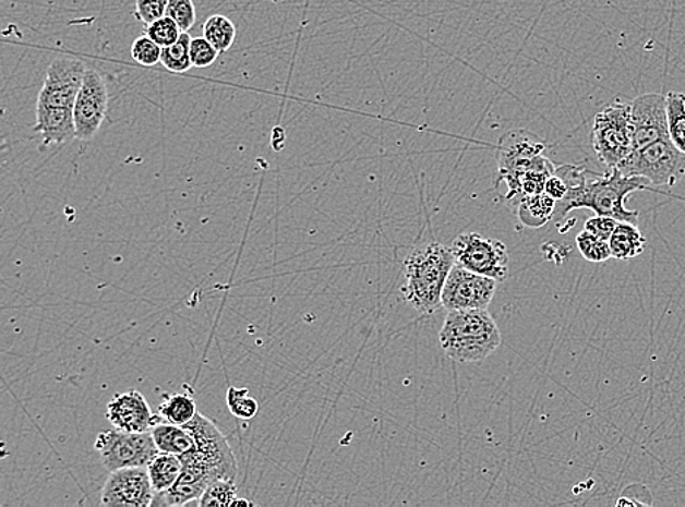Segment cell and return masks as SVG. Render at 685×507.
I'll return each instance as SVG.
<instances>
[{
  "mask_svg": "<svg viewBox=\"0 0 685 507\" xmlns=\"http://www.w3.org/2000/svg\"><path fill=\"white\" fill-rule=\"evenodd\" d=\"M557 171L567 180L568 192L557 202L554 218H564L573 209L586 208L637 226L639 213L627 209L624 204L630 193L648 189L649 180L623 174L618 169L597 174L581 166H557Z\"/></svg>",
  "mask_w": 685,
  "mask_h": 507,
  "instance_id": "6da1fadb",
  "label": "cell"
},
{
  "mask_svg": "<svg viewBox=\"0 0 685 507\" xmlns=\"http://www.w3.org/2000/svg\"><path fill=\"white\" fill-rule=\"evenodd\" d=\"M455 264L454 252L442 243L425 244L409 253L404 264L405 300L422 315L441 311L443 288Z\"/></svg>",
  "mask_w": 685,
  "mask_h": 507,
  "instance_id": "7a4b0ae2",
  "label": "cell"
},
{
  "mask_svg": "<svg viewBox=\"0 0 685 507\" xmlns=\"http://www.w3.org/2000/svg\"><path fill=\"white\" fill-rule=\"evenodd\" d=\"M438 339L445 354L456 363L489 359L502 346V334L486 309L447 311Z\"/></svg>",
  "mask_w": 685,
  "mask_h": 507,
  "instance_id": "3957f363",
  "label": "cell"
},
{
  "mask_svg": "<svg viewBox=\"0 0 685 507\" xmlns=\"http://www.w3.org/2000/svg\"><path fill=\"white\" fill-rule=\"evenodd\" d=\"M633 136L630 102L615 101L594 116L592 147L606 169H617L630 156Z\"/></svg>",
  "mask_w": 685,
  "mask_h": 507,
  "instance_id": "277c9868",
  "label": "cell"
},
{
  "mask_svg": "<svg viewBox=\"0 0 685 507\" xmlns=\"http://www.w3.org/2000/svg\"><path fill=\"white\" fill-rule=\"evenodd\" d=\"M617 169L623 174L649 180L654 186L671 188L685 174V154L666 137L644 148L633 149Z\"/></svg>",
  "mask_w": 685,
  "mask_h": 507,
  "instance_id": "5b68a950",
  "label": "cell"
},
{
  "mask_svg": "<svg viewBox=\"0 0 685 507\" xmlns=\"http://www.w3.org/2000/svg\"><path fill=\"white\" fill-rule=\"evenodd\" d=\"M187 428L195 439V446L180 459L206 468L218 480H236V457L227 437L224 436L217 424L208 417L197 412L195 419L187 424Z\"/></svg>",
  "mask_w": 685,
  "mask_h": 507,
  "instance_id": "8992f818",
  "label": "cell"
},
{
  "mask_svg": "<svg viewBox=\"0 0 685 507\" xmlns=\"http://www.w3.org/2000/svg\"><path fill=\"white\" fill-rule=\"evenodd\" d=\"M94 449L100 455L103 467L113 472L123 468L148 467L159 454L153 433H131L107 430L98 434Z\"/></svg>",
  "mask_w": 685,
  "mask_h": 507,
  "instance_id": "52a82bcc",
  "label": "cell"
},
{
  "mask_svg": "<svg viewBox=\"0 0 685 507\" xmlns=\"http://www.w3.org/2000/svg\"><path fill=\"white\" fill-rule=\"evenodd\" d=\"M456 264L472 273L485 275L497 282L508 275L506 244L478 233L460 234L450 246Z\"/></svg>",
  "mask_w": 685,
  "mask_h": 507,
  "instance_id": "ba28073f",
  "label": "cell"
},
{
  "mask_svg": "<svg viewBox=\"0 0 685 507\" xmlns=\"http://www.w3.org/2000/svg\"><path fill=\"white\" fill-rule=\"evenodd\" d=\"M85 72H87V67L84 60L73 58V56H58L47 68L37 106L73 109L82 83H84Z\"/></svg>",
  "mask_w": 685,
  "mask_h": 507,
  "instance_id": "9c48e42d",
  "label": "cell"
},
{
  "mask_svg": "<svg viewBox=\"0 0 685 507\" xmlns=\"http://www.w3.org/2000/svg\"><path fill=\"white\" fill-rule=\"evenodd\" d=\"M497 281L455 264L443 288L442 303L447 311L486 309L493 302Z\"/></svg>",
  "mask_w": 685,
  "mask_h": 507,
  "instance_id": "30bf717a",
  "label": "cell"
},
{
  "mask_svg": "<svg viewBox=\"0 0 685 507\" xmlns=\"http://www.w3.org/2000/svg\"><path fill=\"white\" fill-rule=\"evenodd\" d=\"M544 152V142L532 132H507L498 142V176L495 186L502 182L507 186L518 180L538 165Z\"/></svg>",
  "mask_w": 685,
  "mask_h": 507,
  "instance_id": "8fae6325",
  "label": "cell"
},
{
  "mask_svg": "<svg viewBox=\"0 0 685 507\" xmlns=\"http://www.w3.org/2000/svg\"><path fill=\"white\" fill-rule=\"evenodd\" d=\"M107 110H109V89H107L106 81L97 69L87 68L84 83L73 107L77 140H94L105 122Z\"/></svg>",
  "mask_w": 685,
  "mask_h": 507,
  "instance_id": "7c38bea8",
  "label": "cell"
},
{
  "mask_svg": "<svg viewBox=\"0 0 685 507\" xmlns=\"http://www.w3.org/2000/svg\"><path fill=\"white\" fill-rule=\"evenodd\" d=\"M154 494L148 468H123L110 472L101 490V505L146 507L153 503Z\"/></svg>",
  "mask_w": 685,
  "mask_h": 507,
  "instance_id": "4fadbf2b",
  "label": "cell"
},
{
  "mask_svg": "<svg viewBox=\"0 0 685 507\" xmlns=\"http://www.w3.org/2000/svg\"><path fill=\"white\" fill-rule=\"evenodd\" d=\"M633 129V149L646 147L659 140L670 137L668 131L666 96L645 94L630 102Z\"/></svg>",
  "mask_w": 685,
  "mask_h": 507,
  "instance_id": "5bb4252c",
  "label": "cell"
},
{
  "mask_svg": "<svg viewBox=\"0 0 685 507\" xmlns=\"http://www.w3.org/2000/svg\"><path fill=\"white\" fill-rule=\"evenodd\" d=\"M106 417L115 428L131 433L149 432L163 421L159 414H153L144 395L135 389L115 395L107 407Z\"/></svg>",
  "mask_w": 685,
  "mask_h": 507,
  "instance_id": "9a60e30c",
  "label": "cell"
},
{
  "mask_svg": "<svg viewBox=\"0 0 685 507\" xmlns=\"http://www.w3.org/2000/svg\"><path fill=\"white\" fill-rule=\"evenodd\" d=\"M34 132L41 136L43 145H63L76 137L73 109H53L36 106Z\"/></svg>",
  "mask_w": 685,
  "mask_h": 507,
  "instance_id": "2e32d148",
  "label": "cell"
},
{
  "mask_svg": "<svg viewBox=\"0 0 685 507\" xmlns=\"http://www.w3.org/2000/svg\"><path fill=\"white\" fill-rule=\"evenodd\" d=\"M555 167L557 166L550 158L542 156L540 162L533 169L520 176L515 182L507 184L506 200H518L520 202L524 197L544 193L546 180L554 173Z\"/></svg>",
  "mask_w": 685,
  "mask_h": 507,
  "instance_id": "e0dca14e",
  "label": "cell"
},
{
  "mask_svg": "<svg viewBox=\"0 0 685 507\" xmlns=\"http://www.w3.org/2000/svg\"><path fill=\"white\" fill-rule=\"evenodd\" d=\"M151 433L159 452L163 454L183 457L195 446V439L184 425L171 424L163 420L151 428Z\"/></svg>",
  "mask_w": 685,
  "mask_h": 507,
  "instance_id": "ac0fdd59",
  "label": "cell"
},
{
  "mask_svg": "<svg viewBox=\"0 0 685 507\" xmlns=\"http://www.w3.org/2000/svg\"><path fill=\"white\" fill-rule=\"evenodd\" d=\"M646 239L636 225L618 222L610 239L611 256L617 261H628L641 255Z\"/></svg>",
  "mask_w": 685,
  "mask_h": 507,
  "instance_id": "d6986e66",
  "label": "cell"
},
{
  "mask_svg": "<svg viewBox=\"0 0 685 507\" xmlns=\"http://www.w3.org/2000/svg\"><path fill=\"white\" fill-rule=\"evenodd\" d=\"M555 209H557V202L544 192L540 195L524 197L519 202L518 217L520 222L529 229H540L554 220Z\"/></svg>",
  "mask_w": 685,
  "mask_h": 507,
  "instance_id": "ffe728a7",
  "label": "cell"
},
{
  "mask_svg": "<svg viewBox=\"0 0 685 507\" xmlns=\"http://www.w3.org/2000/svg\"><path fill=\"white\" fill-rule=\"evenodd\" d=\"M148 474L155 493L166 492L178 483L183 462L178 455L159 452L149 463Z\"/></svg>",
  "mask_w": 685,
  "mask_h": 507,
  "instance_id": "44dd1931",
  "label": "cell"
},
{
  "mask_svg": "<svg viewBox=\"0 0 685 507\" xmlns=\"http://www.w3.org/2000/svg\"><path fill=\"white\" fill-rule=\"evenodd\" d=\"M158 414L167 423L187 425L197 414L195 399L187 394L166 395L159 403Z\"/></svg>",
  "mask_w": 685,
  "mask_h": 507,
  "instance_id": "7402d4cb",
  "label": "cell"
},
{
  "mask_svg": "<svg viewBox=\"0 0 685 507\" xmlns=\"http://www.w3.org/2000/svg\"><path fill=\"white\" fill-rule=\"evenodd\" d=\"M668 131L670 140L680 152L685 154V94H666Z\"/></svg>",
  "mask_w": 685,
  "mask_h": 507,
  "instance_id": "603a6c76",
  "label": "cell"
},
{
  "mask_svg": "<svg viewBox=\"0 0 685 507\" xmlns=\"http://www.w3.org/2000/svg\"><path fill=\"white\" fill-rule=\"evenodd\" d=\"M204 37L219 53H226L235 45L237 37L236 25L226 15L209 16L204 24Z\"/></svg>",
  "mask_w": 685,
  "mask_h": 507,
  "instance_id": "cb8c5ba5",
  "label": "cell"
},
{
  "mask_svg": "<svg viewBox=\"0 0 685 507\" xmlns=\"http://www.w3.org/2000/svg\"><path fill=\"white\" fill-rule=\"evenodd\" d=\"M192 37L189 33H182L175 45L163 47L161 64L171 74H184L193 68L191 59Z\"/></svg>",
  "mask_w": 685,
  "mask_h": 507,
  "instance_id": "d4e9b609",
  "label": "cell"
},
{
  "mask_svg": "<svg viewBox=\"0 0 685 507\" xmlns=\"http://www.w3.org/2000/svg\"><path fill=\"white\" fill-rule=\"evenodd\" d=\"M576 244L581 256L588 262H593V264H601V262H606L613 257L611 256L610 242L589 233V231H581L576 238Z\"/></svg>",
  "mask_w": 685,
  "mask_h": 507,
  "instance_id": "484cf974",
  "label": "cell"
},
{
  "mask_svg": "<svg viewBox=\"0 0 685 507\" xmlns=\"http://www.w3.org/2000/svg\"><path fill=\"white\" fill-rule=\"evenodd\" d=\"M236 498V480H218L205 490L197 506H231Z\"/></svg>",
  "mask_w": 685,
  "mask_h": 507,
  "instance_id": "4316f807",
  "label": "cell"
},
{
  "mask_svg": "<svg viewBox=\"0 0 685 507\" xmlns=\"http://www.w3.org/2000/svg\"><path fill=\"white\" fill-rule=\"evenodd\" d=\"M227 403L231 414L241 420L253 419L260 411V403H257L256 399L249 397V390L245 388L228 389Z\"/></svg>",
  "mask_w": 685,
  "mask_h": 507,
  "instance_id": "83f0119b",
  "label": "cell"
},
{
  "mask_svg": "<svg viewBox=\"0 0 685 507\" xmlns=\"http://www.w3.org/2000/svg\"><path fill=\"white\" fill-rule=\"evenodd\" d=\"M182 29L176 24L175 20L170 16H163L161 20L155 21V23L146 25V36L153 38L157 45L167 47L175 45L182 36Z\"/></svg>",
  "mask_w": 685,
  "mask_h": 507,
  "instance_id": "f1b7e54d",
  "label": "cell"
},
{
  "mask_svg": "<svg viewBox=\"0 0 685 507\" xmlns=\"http://www.w3.org/2000/svg\"><path fill=\"white\" fill-rule=\"evenodd\" d=\"M131 55L141 67L153 68L155 64L161 63L163 47L145 34V36L137 37L133 41Z\"/></svg>",
  "mask_w": 685,
  "mask_h": 507,
  "instance_id": "f546056e",
  "label": "cell"
},
{
  "mask_svg": "<svg viewBox=\"0 0 685 507\" xmlns=\"http://www.w3.org/2000/svg\"><path fill=\"white\" fill-rule=\"evenodd\" d=\"M167 16L176 21L183 33H189L196 23V8L193 0H170Z\"/></svg>",
  "mask_w": 685,
  "mask_h": 507,
  "instance_id": "4dcf8cb0",
  "label": "cell"
},
{
  "mask_svg": "<svg viewBox=\"0 0 685 507\" xmlns=\"http://www.w3.org/2000/svg\"><path fill=\"white\" fill-rule=\"evenodd\" d=\"M219 51L205 37H195L191 41V59L193 68L213 67Z\"/></svg>",
  "mask_w": 685,
  "mask_h": 507,
  "instance_id": "1f68e13d",
  "label": "cell"
},
{
  "mask_svg": "<svg viewBox=\"0 0 685 507\" xmlns=\"http://www.w3.org/2000/svg\"><path fill=\"white\" fill-rule=\"evenodd\" d=\"M170 0H136L135 16L142 24L149 25L167 15Z\"/></svg>",
  "mask_w": 685,
  "mask_h": 507,
  "instance_id": "d6a6232c",
  "label": "cell"
},
{
  "mask_svg": "<svg viewBox=\"0 0 685 507\" xmlns=\"http://www.w3.org/2000/svg\"><path fill=\"white\" fill-rule=\"evenodd\" d=\"M618 222L620 221L615 220V218L594 214V217H590L586 220L585 230L610 242L611 236H613Z\"/></svg>",
  "mask_w": 685,
  "mask_h": 507,
  "instance_id": "836d02e7",
  "label": "cell"
},
{
  "mask_svg": "<svg viewBox=\"0 0 685 507\" xmlns=\"http://www.w3.org/2000/svg\"><path fill=\"white\" fill-rule=\"evenodd\" d=\"M568 192V183L567 180L563 178L562 174L558 173L557 167H555V171L550 176L549 180L545 183V193L546 195L553 197L555 202L563 201L566 197Z\"/></svg>",
  "mask_w": 685,
  "mask_h": 507,
  "instance_id": "e575fe53",
  "label": "cell"
}]
</instances>
